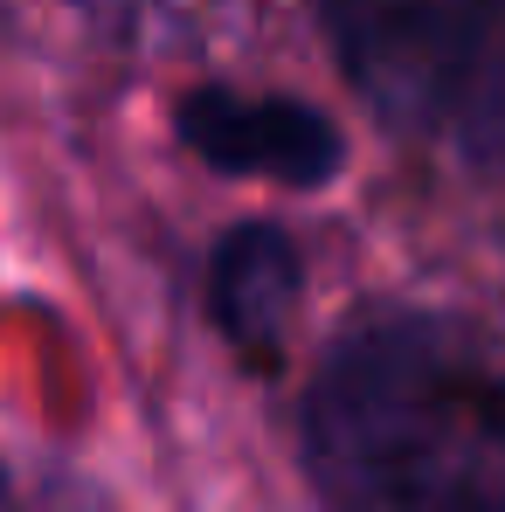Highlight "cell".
Wrapping results in <instances>:
<instances>
[{"label":"cell","mask_w":505,"mask_h":512,"mask_svg":"<svg viewBox=\"0 0 505 512\" xmlns=\"http://www.w3.org/2000/svg\"><path fill=\"white\" fill-rule=\"evenodd\" d=\"M326 512H505V340L450 312H374L305 395Z\"/></svg>","instance_id":"6da1fadb"},{"label":"cell","mask_w":505,"mask_h":512,"mask_svg":"<svg viewBox=\"0 0 505 512\" xmlns=\"http://www.w3.org/2000/svg\"><path fill=\"white\" fill-rule=\"evenodd\" d=\"M499 0H319L346 77L395 125H436L471 84Z\"/></svg>","instance_id":"7a4b0ae2"},{"label":"cell","mask_w":505,"mask_h":512,"mask_svg":"<svg viewBox=\"0 0 505 512\" xmlns=\"http://www.w3.org/2000/svg\"><path fill=\"white\" fill-rule=\"evenodd\" d=\"M173 132L215 173H263L284 187H326L346 167L339 125L305 97H243L229 84H201L173 104Z\"/></svg>","instance_id":"3957f363"},{"label":"cell","mask_w":505,"mask_h":512,"mask_svg":"<svg viewBox=\"0 0 505 512\" xmlns=\"http://www.w3.org/2000/svg\"><path fill=\"white\" fill-rule=\"evenodd\" d=\"M298 291H305V263L277 222H236L208 256V312L222 340L250 360H270L284 346Z\"/></svg>","instance_id":"277c9868"}]
</instances>
